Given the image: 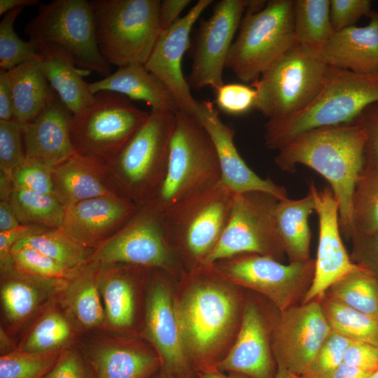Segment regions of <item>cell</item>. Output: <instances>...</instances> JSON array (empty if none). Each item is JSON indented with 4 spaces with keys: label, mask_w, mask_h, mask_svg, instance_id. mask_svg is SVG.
Instances as JSON below:
<instances>
[{
    "label": "cell",
    "mask_w": 378,
    "mask_h": 378,
    "mask_svg": "<svg viewBox=\"0 0 378 378\" xmlns=\"http://www.w3.org/2000/svg\"><path fill=\"white\" fill-rule=\"evenodd\" d=\"M366 134L358 122L304 132L281 147L274 158L281 170L293 173L306 165L324 177L339 206L341 232L352 237L351 202L364 169Z\"/></svg>",
    "instance_id": "cell-1"
},
{
    "label": "cell",
    "mask_w": 378,
    "mask_h": 378,
    "mask_svg": "<svg viewBox=\"0 0 378 378\" xmlns=\"http://www.w3.org/2000/svg\"><path fill=\"white\" fill-rule=\"evenodd\" d=\"M187 290L175 302L185 354L202 370L213 363L235 326L238 299L231 283L207 267L188 271Z\"/></svg>",
    "instance_id": "cell-2"
},
{
    "label": "cell",
    "mask_w": 378,
    "mask_h": 378,
    "mask_svg": "<svg viewBox=\"0 0 378 378\" xmlns=\"http://www.w3.org/2000/svg\"><path fill=\"white\" fill-rule=\"evenodd\" d=\"M376 102L378 72L359 74L329 66L321 90L309 106L288 119L265 122V145L278 150L304 132L354 122L367 106Z\"/></svg>",
    "instance_id": "cell-3"
},
{
    "label": "cell",
    "mask_w": 378,
    "mask_h": 378,
    "mask_svg": "<svg viewBox=\"0 0 378 378\" xmlns=\"http://www.w3.org/2000/svg\"><path fill=\"white\" fill-rule=\"evenodd\" d=\"M234 194L221 182L160 213L166 241L188 271L201 267L227 225Z\"/></svg>",
    "instance_id": "cell-4"
},
{
    "label": "cell",
    "mask_w": 378,
    "mask_h": 378,
    "mask_svg": "<svg viewBox=\"0 0 378 378\" xmlns=\"http://www.w3.org/2000/svg\"><path fill=\"white\" fill-rule=\"evenodd\" d=\"M175 113L152 111L107 164L115 192L137 206L150 205L166 174Z\"/></svg>",
    "instance_id": "cell-5"
},
{
    "label": "cell",
    "mask_w": 378,
    "mask_h": 378,
    "mask_svg": "<svg viewBox=\"0 0 378 378\" xmlns=\"http://www.w3.org/2000/svg\"><path fill=\"white\" fill-rule=\"evenodd\" d=\"M220 179L218 155L207 132L195 117L179 111L175 114L164 178L150 206L161 213Z\"/></svg>",
    "instance_id": "cell-6"
},
{
    "label": "cell",
    "mask_w": 378,
    "mask_h": 378,
    "mask_svg": "<svg viewBox=\"0 0 378 378\" xmlns=\"http://www.w3.org/2000/svg\"><path fill=\"white\" fill-rule=\"evenodd\" d=\"M97 43L110 64H145L161 33L159 0H92Z\"/></svg>",
    "instance_id": "cell-7"
},
{
    "label": "cell",
    "mask_w": 378,
    "mask_h": 378,
    "mask_svg": "<svg viewBox=\"0 0 378 378\" xmlns=\"http://www.w3.org/2000/svg\"><path fill=\"white\" fill-rule=\"evenodd\" d=\"M329 69L317 52L295 42L253 83L255 108L267 120H283L309 106L321 90Z\"/></svg>",
    "instance_id": "cell-8"
},
{
    "label": "cell",
    "mask_w": 378,
    "mask_h": 378,
    "mask_svg": "<svg viewBox=\"0 0 378 378\" xmlns=\"http://www.w3.org/2000/svg\"><path fill=\"white\" fill-rule=\"evenodd\" d=\"M294 0H271L257 12L246 9L226 61L237 78L253 83L295 43Z\"/></svg>",
    "instance_id": "cell-9"
},
{
    "label": "cell",
    "mask_w": 378,
    "mask_h": 378,
    "mask_svg": "<svg viewBox=\"0 0 378 378\" xmlns=\"http://www.w3.org/2000/svg\"><path fill=\"white\" fill-rule=\"evenodd\" d=\"M150 112L135 106L125 96L100 91L93 101L74 114L71 138L76 153L108 164Z\"/></svg>",
    "instance_id": "cell-10"
},
{
    "label": "cell",
    "mask_w": 378,
    "mask_h": 378,
    "mask_svg": "<svg viewBox=\"0 0 378 378\" xmlns=\"http://www.w3.org/2000/svg\"><path fill=\"white\" fill-rule=\"evenodd\" d=\"M29 40L50 43L64 49L76 65L105 77L111 66L102 55L96 39L90 1L55 0L39 4L36 16L24 27Z\"/></svg>",
    "instance_id": "cell-11"
},
{
    "label": "cell",
    "mask_w": 378,
    "mask_h": 378,
    "mask_svg": "<svg viewBox=\"0 0 378 378\" xmlns=\"http://www.w3.org/2000/svg\"><path fill=\"white\" fill-rule=\"evenodd\" d=\"M279 200L263 191L234 195L225 228L202 267L242 253L267 255L281 261L285 252L274 216Z\"/></svg>",
    "instance_id": "cell-12"
},
{
    "label": "cell",
    "mask_w": 378,
    "mask_h": 378,
    "mask_svg": "<svg viewBox=\"0 0 378 378\" xmlns=\"http://www.w3.org/2000/svg\"><path fill=\"white\" fill-rule=\"evenodd\" d=\"M88 264L135 265L162 270L172 275L183 270L166 241L160 213L150 205L139 207L120 230L94 249Z\"/></svg>",
    "instance_id": "cell-13"
},
{
    "label": "cell",
    "mask_w": 378,
    "mask_h": 378,
    "mask_svg": "<svg viewBox=\"0 0 378 378\" xmlns=\"http://www.w3.org/2000/svg\"><path fill=\"white\" fill-rule=\"evenodd\" d=\"M315 260L281 263L272 257L242 253L208 266L231 283L252 289L269 298L282 312L293 306L302 290L309 287Z\"/></svg>",
    "instance_id": "cell-14"
},
{
    "label": "cell",
    "mask_w": 378,
    "mask_h": 378,
    "mask_svg": "<svg viewBox=\"0 0 378 378\" xmlns=\"http://www.w3.org/2000/svg\"><path fill=\"white\" fill-rule=\"evenodd\" d=\"M246 0H220L212 15L200 21L193 50L191 71L186 79L190 87H206L214 91L224 85L223 69L233 37L246 10Z\"/></svg>",
    "instance_id": "cell-15"
},
{
    "label": "cell",
    "mask_w": 378,
    "mask_h": 378,
    "mask_svg": "<svg viewBox=\"0 0 378 378\" xmlns=\"http://www.w3.org/2000/svg\"><path fill=\"white\" fill-rule=\"evenodd\" d=\"M281 312L273 332L278 368L302 377L332 329L322 305L315 300Z\"/></svg>",
    "instance_id": "cell-16"
},
{
    "label": "cell",
    "mask_w": 378,
    "mask_h": 378,
    "mask_svg": "<svg viewBox=\"0 0 378 378\" xmlns=\"http://www.w3.org/2000/svg\"><path fill=\"white\" fill-rule=\"evenodd\" d=\"M169 274L160 269L150 270L143 337L158 355L162 371L188 378L191 365L183 347L175 301L167 279Z\"/></svg>",
    "instance_id": "cell-17"
},
{
    "label": "cell",
    "mask_w": 378,
    "mask_h": 378,
    "mask_svg": "<svg viewBox=\"0 0 378 378\" xmlns=\"http://www.w3.org/2000/svg\"><path fill=\"white\" fill-rule=\"evenodd\" d=\"M309 191L315 202L319 234L314 276L304 295V303L322 296L346 274L360 267L351 261L342 242L338 202L330 188L320 190L311 182Z\"/></svg>",
    "instance_id": "cell-18"
},
{
    "label": "cell",
    "mask_w": 378,
    "mask_h": 378,
    "mask_svg": "<svg viewBox=\"0 0 378 378\" xmlns=\"http://www.w3.org/2000/svg\"><path fill=\"white\" fill-rule=\"evenodd\" d=\"M212 0H199L183 17L170 28L161 31L156 43L144 64L159 78L174 94L180 110L195 116L198 102L190 90V85L182 71V60L190 45L193 25Z\"/></svg>",
    "instance_id": "cell-19"
},
{
    "label": "cell",
    "mask_w": 378,
    "mask_h": 378,
    "mask_svg": "<svg viewBox=\"0 0 378 378\" xmlns=\"http://www.w3.org/2000/svg\"><path fill=\"white\" fill-rule=\"evenodd\" d=\"M195 117L214 143L220 164V182L230 191L234 195L263 191L279 200L288 197L285 187L270 178H261L246 164L235 146V132L222 121L212 102H198Z\"/></svg>",
    "instance_id": "cell-20"
},
{
    "label": "cell",
    "mask_w": 378,
    "mask_h": 378,
    "mask_svg": "<svg viewBox=\"0 0 378 378\" xmlns=\"http://www.w3.org/2000/svg\"><path fill=\"white\" fill-rule=\"evenodd\" d=\"M139 206L117 194L65 207L60 229L80 245L95 249L120 230Z\"/></svg>",
    "instance_id": "cell-21"
},
{
    "label": "cell",
    "mask_w": 378,
    "mask_h": 378,
    "mask_svg": "<svg viewBox=\"0 0 378 378\" xmlns=\"http://www.w3.org/2000/svg\"><path fill=\"white\" fill-rule=\"evenodd\" d=\"M73 115L53 90L41 112L21 125L25 158L52 169L74 154L71 138Z\"/></svg>",
    "instance_id": "cell-22"
},
{
    "label": "cell",
    "mask_w": 378,
    "mask_h": 378,
    "mask_svg": "<svg viewBox=\"0 0 378 378\" xmlns=\"http://www.w3.org/2000/svg\"><path fill=\"white\" fill-rule=\"evenodd\" d=\"M79 346L97 378H148L160 367L157 353L136 340L105 335Z\"/></svg>",
    "instance_id": "cell-23"
},
{
    "label": "cell",
    "mask_w": 378,
    "mask_h": 378,
    "mask_svg": "<svg viewBox=\"0 0 378 378\" xmlns=\"http://www.w3.org/2000/svg\"><path fill=\"white\" fill-rule=\"evenodd\" d=\"M1 270V302L4 320L18 329L57 300L68 280L24 272L14 264Z\"/></svg>",
    "instance_id": "cell-24"
},
{
    "label": "cell",
    "mask_w": 378,
    "mask_h": 378,
    "mask_svg": "<svg viewBox=\"0 0 378 378\" xmlns=\"http://www.w3.org/2000/svg\"><path fill=\"white\" fill-rule=\"evenodd\" d=\"M214 368L250 378L274 377L266 323L255 304L245 307L234 344Z\"/></svg>",
    "instance_id": "cell-25"
},
{
    "label": "cell",
    "mask_w": 378,
    "mask_h": 378,
    "mask_svg": "<svg viewBox=\"0 0 378 378\" xmlns=\"http://www.w3.org/2000/svg\"><path fill=\"white\" fill-rule=\"evenodd\" d=\"M95 266L105 312L104 329L119 332L130 330L135 319L136 286L150 269L125 265Z\"/></svg>",
    "instance_id": "cell-26"
},
{
    "label": "cell",
    "mask_w": 378,
    "mask_h": 378,
    "mask_svg": "<svg viewBox=\"0 0 378 378\" xmlns=\"http://www.w3.org/2000/svg\"><path fill=\"white\" fill-rule=\"evenodd\" d=\"M365 27L334 31L318 55L329 66L359 74L378 72V13L370 14Z\"/></svg>",
    "instance_id": "cell-27"
},
{
    "label": "cell",
    "mask_w": 378,
    "mask_h": 378,
    "mask_svg": "<svg viewBox=\"0 0 378 378\" xmlns=\"http://www.w3.org/2000/svg\"><path fill=\"white\" fill-rule=\"evenodd\" d=\"M54 195L64 206L100 196L116 194L105 163L73 154L52 169Z\"/></svg>",
    "instance_id": "cell-28"
},
{
    "label": "cell",
    "mask_w": 378,
    "mask_h": 378,
    "mask_svg": "<svg viewBox=\"0 0 378 378\" xmlns=\"http://www.w3.org/2000/svg\"><path fill=\"white\" fill-rule=\"evenodd\" d=\"M93 94L111 91L122 94L130 100L144 101L152 111L178 113L179 106L170 90L144 64L130 63L119 66L115 72L103 79L90 83Z\"/></svg>",
    "instance_id": "cell-29"
},
{
    "label": "cell",
    "mask_w": 378,
    "mask_h": 378,
    "mask_svg": "<svg viewBox=\"0 0 378 378\" xmlns=\"http://www.w3.org/2000/svg\"><path fill=\"white\" fill-rule=\"evenodd\" d=\"M36 57L50 85L74 114L93 101L90 83L83 79L91 71L77 69L64 49L53 43H38Z\"/></svg>",
    "instance_id": "cell-30"
},
{
    "label": "cell",
    "mask_w": 378,
    "mask_h": 378,
    "mask_svg": "<svg viewBox=\"0 0 378 378\" xmlns=\"http://www.w3.org/2000/svg\"><path fill=\"white\" fill-rule=\"evenodd\" d=\"M97 267L88 264L68 284L58 298L78 331L105 328V312L96 279Z\"/></svg>",
    "instance_id": "cell-31"
},
{
    "label": "cell",
    "mask_w": 378,
    "mask_h": 378,
    "mask_svg": "<svg viewBox=\"0 0 378 378\" xmlns=\"http://www.w3.org/2000/svg\"><path fill=\"white\" fill-rule=\"evenodd\" d=\"M315 211L312 194L298 200H279L274 211L276 230L290 262L310 259L311 230L309 218Z\"/></svg>",
    "instance_id": "cell-32"
},
{
    "label": "cell",
    "mask_w": 378,
    "mask_h": 378,
    "mask_svg": "<svg viewBox=\"0 0 378 378\" xmlns=\"http://www.w3.org/2000/svg\"><path fill=\"white\" fill-rule=\"evenodd\" d=\"M13 100V119L21 125L33 120L47 104L53 89L37 57L8 71Z\"/></svg>",
    "instance_id": "cell-33"
},
{
    "label": "cell",
    "mask_w": 378,
    "mask_h": 378,
    "mask_svg": "<svg viewBox=\"0 0 378 378\" xmlns=\"http://www.w3.org/2000/svg\"><path fill=\"white\" fill-rule=\"evenodd\" d=\"M37 316L17 349L27 352L62 351L75 344L77 330L58 299Z\"/></svg>",
    "instance_id": "cell-34"
},
{
    "label": "cell",
    "mask_w": 378,
    "mask_h": 378,
    "mask_svg": "<svg viewBox=\"0 0 378 378\" xmlns=\"http://www.w3.org/2000/svg\"><path fill=\"white\" fill-rule=\"evenodd\" d=\"M295 42L318 52L334 30L330 0H294Z\"/></svg>",
    "instance_id": "cell-35"
},
{
    "label": "cell",
    "mask_w": 378,
    "mask_h": 378,
    "mask_svg": "<svg viewBox=\"0 0 378 378\" xmlns=\"http://www.w3.org/2000/svg\"><path fill=\"white\" fill-rule=\"evenodd\" d=\"M8 202L21 225L52 229L62 226L65 207L54 195L13 187Z\"/></svg>",
    "instance_id": "cell-36"
},
{
    "label": "cell",
    "mask_w": 378,
    "mask_h": 378,
    "mask_svg": "<svg viewBox=\"0 0 378 378\" xmlns=\"http://www.w3.org/2000/svg\"><path fill=\"white\" fill-rule=\"evenodd\" d=\"M15 244L31 247L72 269L87 265L94 251L76 242L60 228H47L27 235Z\"/></svg>",
    "instance_id": "cell-37"
},
{
    "label": "cell",
    "mask_w": 378,
    "mask_h": 378,
    "mask_svg": "<svg viewBox=\"0 0 378 378\" xmlns=\"http://www.w3.org/2000/svg\"><path fill=\"white\" fill-rule=\"evenodd\" d=\"M351 223L353 236L378 230V166L364 167L352 197Z\"/></svg>",
    "instance_id": "cell-38"
},
{
    "label": "cell",
    "mask_w": 378,
    "mask_h": 378,
    "mask_svg": "<svg viewBox=\"0 0 378 378\" xmlns=\"http://www.w3.org/2000/svg\"><path fill=\"white\" fill-rule=\"evenodd\" d=\"M332 330L353 341L378 346V317L330 298L322 306Z\"/></svg>",
    "instance_id": "cell-39"
},
{
    "label": "cell",
    "mask_w": 378,
    "mask_h": 378,
    "mask_svg": "<svg viewBox=\"0 0 378 378\" xmlns=\"http://www.w3.org/2000/svg\"><path fill=\"white\" fill-rule=\"evenodd\" d=\"M330 298L378 317V279L360 266L330 288Z\"/></svg>",
    "instance_id": "cell-40"
},
{
    "label": "cell",
    "mask_w": 378,
    "mask_h": 378,
    "mask_svg": "<svg viewBox=\"0 0 378 378\" xmlns=\"http://www.w3.org/2000/svg\"><path fill=\"white\" fill-rule=\"evenodd\" d=\"M62 351L27 352L16 349L1 356L0 378H43Z\"/></svg>",
    "instance_id": "cell-41"
},
{
    "label": "cell",
    "mask_w": 378,
    "mask_h": 378,
    "mask_svg": "<svg viewBox=\"0 0 378 378\" xmlns=\"http://www.w3.org/2000/svg\"><path fill=\"white\" fill-rule=\"evenodd\" d=\"M24 7L13 9L0 22V68L8 71L18 64L36 57L38 43L24 41L14 29V23Z\"/></svg>",
    "instance_id": "cell-42"
},
{
    "label": "cell",
    "mask_w": 378,
    "mask_h": 378,
    "mask_svg": "<svg viewBox=\"0 0 378 378\" xmlns=\"http://www.w3.org/2000/svg\"><path fill=\"white\" fill-rule=\"evenodd\" d=\"M10 255L15 267L45 278L69 281L78 275L85 267L69 268L31 247L16 244L13 246Z\"/></svg>",
    "instance_id": "cell-43"
},
{
    "label": "cell",
    "mask_w": 378,
    "mask_h": 378,
    "mask_svg": "<svg viewBox=\"0 0 378 378\" xmlns=\"http://www.w3.org/2000/svg\"><path fill=\"white\" fill-rule=\"evenodd\" d=\"M350 339L332 330L312 360L304 378H328L343 362Z\"/></svg>",
    "instance_id": "cell-44"
},
{
    "label": "cell",
    "mask_w": 378,
    "mask_h": 378,
    "mask_svg": "<svg viewBox=\"0 0 378 378\" xmlns=\"http://www.w3.org/2000/svg\"><path fill=\"white\" fill-rule=\"evenodd\" d=\"M52 169L41 162L25 158L10 172L13 187L54 195Z\"/></svg>",
    "instance_id": "cell-45"
},
{
    "label": "cell",
    "mask_w": 378,
    "mask_h": 378,
    "mask_svg": "<svg viewBox=\"0 0 378 378\" xmlns=\"http://www.w3.org/2000/svg\"><path fill=\"white\" fill-rule=\"evenodd\" d=\"M24 158L21 125L14 120H0V171L10 174Z\"/></svg>",
    "instance_id": "cell-46"
},
{
    "label": "cell",
    "mask_w": 378,
    "mask_h": 378,
    "mask_svg": "<svg viewBox=\"0 0 378 378\" xmlns=\"http://www.w3.org/2000/svg\"><path fill=\"white\" fill-rule=\"evenodd\" d=\"M216 103L223 112L241 115L255 108V90L240 83L224 84L216 91Z\"/></svg>",
    "instance_id": "cell-47"
},
{
    "label": "cell",
    "mask_w": 378,
    "mask_h": 378,
    "mask_svg": "<svg viewBox=\"0 0 378 378\" xmlns=\"http://www.w3.org/2000/svg\"><path fill=\"white\" fill-rule=\"evenodd\" d=\"M43 378H97L95 373L76 344L67 347L52 370Z\"/></svg>",
    "instance_id": "cell-48"
},
{
    "label": "cell",
    "mask_w": 378,
    "mask_h": 378,
    "mask_svg": "<svg viewBox=\"0 0 378 378\" xmlns=\"http://www.w3.org/2000/svg\"><path fill=\"white\" fill-rule=\"evenodd\" d=\"M372 13L368 0H330V16L334 31L355 26L365 15Z\"/></svg>",
    "instance_id": "cell-49"
},
{
    "label": "cell",
    "mask_w": 378,
    "mask_h": 378,
    "mask_svg": "<svg viewBox=\"0 0 378 378\" xmlns=\"http://www.w3.org/2000/svg\"><path fill=\"white\" fill-rule=\"evenodd\" d=\"M354 122L365 130V165L378 166V102L367 106Z\"/></svg>",
    "instance_id": "cell-50"
},
{
    "label": "cell",
    "mask_w": 378,
    "mask_h": 378,
    "mask_svg": "<svg viewBox=\"0 0 378 378\" xmlns=\"http://www.w3.org/2000/svg\"><path fill=\"white\" fill-rule=\"evenodd\" d=\"M342 363L372 374L378 369V346L351 341L344 352Z\"/></svg>",
    "instance_id": "cell-51"
},
{
    "label": "cell",
    "mask_w": 378,
    "mask_h": 378,
    "mask_svg": "<svg viewBox=\"0 0 378 378\" xmlns=\"http://www.w3.org/2000/svg\"><path fill=\"white\" fill-rule=\"evenodd\" d=\"M46 229L47 227L38 225H20L15 229L0 232V269L13 265L10 250L16 242L27 235Z\"/></svg>",
    "instance_id": "cell-52"
},
{
    "label": "cell",
    "mask_w": 378,
    "mask_h": 378,
    "mask_svg": "<svg viewBox=\"0 0 378 378\" xmlns=\"http://www.w3.org/2000/svg\"><path fill=\"white\" fill-rule=\"evenodd\" d=\"M190 2V0L161 1L159 8V22L161 31L170 28L180 18V14Z\"/></svg>",
    "instance_id": "cell-53"
},
{
    "label": "cell",
    "mask_w": 378,
    "mask_h": 378,
    "mask_svg": "<svg viewBox=\"0 0 378 378\" xmlns=\"http://www.w3.org/2000/svg\"><path fill=\"white\" fill-rule=\"evenodd\" d=\"M13 119V100L8 71L0 69V120Z\"/></svg>",
    "instance_id": "cell-54"
},
{
    "label": "cell",
    "mask_w": 378,
    "mask_h": 378,
    "mask_svg": "<svg viewBox=\"0 0 378 378\" xmlns=\"http://www.w3.org/2000/svg\"><path fill=\"white\" fill-rule=\"evenodd\" d=\"M20 225L9 202L0 200V232L15 229Z\"/></svg>",
    "instance_id": "cell-55"
},
{
    "label": "cell",
    "mask_w": 378,
    "mask_h": 378,
    "mask_svg": "<svg viewBox=\"0 0 378 378\" xmlns=\"http://www.w3.org/2000/svg\"><path fill=\"white\" fill-rule=\"evenodd\" d=\"M370 374L342 363L328 378H369Z\"/></svg>",
    "instance_id": "cell-56"
},
{
    "label": "cell",
    "mask_w": 378,
    "mask_h": 378,
    "mask_svg": "<svg viewBox=\"0 0 378 378\" xmlns=\"http://www.w3.org/2000/svg\"><path fill=\"white\" fill-rule=\"evenodd\" d=\"M39 4L38 0H0V15H5L15 8Z\"/></svg>",
    "instance_id": "cell-57"
},
{
    "label": "cell",
    "mask_w": 378,
    "mask_h": 378,
    "mask_svg": "<svg viewBox=\"0 0 378 378\" xmlns=\"http://www.w3.org/2000/svg\"><path fill=\"white\" fill-rule=\"evenodd\" d=\"M199 377L200 378H250L245 375L237 373L225 375L215 368L202 370L199 374Z\"/></svg>",
    "instance_id": "cell-58"
},
{
    "label": "cell",
    "mask_w": 378,
    "mask_h": 378,
    "mask_svg": "<svg viewBox=\"0 0 378 378\" xmlns=\"http://www.w3.org/2000/svg\"><path fill=\"white\" fill-rule=\"evenodd\" d=\"M0 346L1 355L8 354L17 349V346H13L8 333L2 327L0 330Z\"/></svg>",
    "instance_id": "cell-59"
},
{
    "label": "cell",
    "mask_w": 378,
    "mask_h": 378,
    "mask_svg": "<svg viewBox=\"0 0 378 378\" xmlns=\"http://www.w3.org/2000/svg\"><path fill=\"white\" fill-rule=\"evenodd\" d=\"M367 235H368L372 239L373 248L378 258V230L372 234Z\"/></svg>",
    "instance_id": "cell-60"
},
{
    "label": "cell",
    "mask_w": 378,
    "mask_h": 378,
    "mask_svg": "<svg viewBox=\"0 0 378 378\" xmlns=\"http://www.w3.org/2000/svg\"><path fill=\"white\" fill-rule=\"evenodd\" d=\"M274 378H293L292 375L289 374L284 370L277 368L275 376Z\"/></svg>",
    "instance_id": "cell-61"
},
{
    "label": "cell",
    "mask_w": 378,
    "mask_h": 378,
    "mask_svg": "<svg viewBox=\"0 0 378 378\" xmlns=\"http://www.w3.org/2000/svg\"><path fill=\"white\" fill-rule=\"evenodd\" d=\"M153 378H185V377L170 374H169L167 372H165L161 370L160 373L158 374V375H156Z\"/></svg>",
    "instance_id": "cell-62"
},
{
    "label": "cell",
    "mask_w": 378,
    "mask_h": 378,
    "mask_svg": "<svg viewBox=\"0 0 378 378\" xmlns=\"http://www.w3.org/2000/svg\"><path fill=\"white\" fill-rule=\"evenodd\" d=\"M369 378H378V369L371 374Z\"/></svg>",
    "instance_id": "cell-63"
},
{
    "label": "cell",
    "mask_w": 378,
    "mask_h": 378,
    "mask_svg": "<svg viewBox=\"0 0 378 378\" xmlns=\"http://www.w3.org/2000/svg\"><path fill=\"white\" fill-rule=\"evenodd\" d=\"M293 378H304V377H295V376H293Z\"/></svg>",
    "instance_id": "cell-64"
}]
</instances>
